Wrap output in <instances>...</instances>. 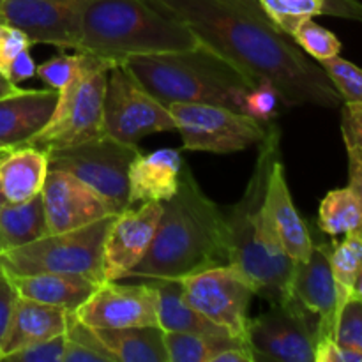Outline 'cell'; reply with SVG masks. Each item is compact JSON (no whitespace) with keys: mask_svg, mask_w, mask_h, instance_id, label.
Returning <instances> with one entry per match:
<instances>
[{"mask_svg":"<svg viewBox=\"0 0 362 362\" xmlns=\"http://www.w3.org/2000/svg\"><path fill=\"white\" fill-rule=\"evenodd\" d=\"M103 131L122 144L138 145L152 133L175 131V120L170 110L148 94L122 64L115 62L106 74Z\"/></svg>","mask_w":362,"mask_h":362,"instance_id":"30bf717a","label":"cell"},{"mask_svg":"<svg viewBox=\"0 0 362 362\" xmlns=\"http://www.w3.org/2000/svg\"><path fill=\"white\" fill-rule=\"evenodd\" d=\"M35 69H37V64L32 59L30 52H28V49H23V52H20L13 60H11V64L6 69V76L9 78L13 83L18 85L20 81L28 80V78L34 76Z\"/></svg>","mask_w":362,"mask_h":362,"instance_id":"b9f144b4","label":"cell"},{"mask_svg":"<svg viewBox=\"0 0 362 362\" xmlns=\"http://www.w3.org/2000/svg\"><path fill=\"white\" fill-rule=\"evenodd\" d=\"M318 228L331 237L362 232V207L350 186L325 194L318 207Z\"/></svg>","mask_w":362,"mask_h":362,"instance_id":"83f0119b","label":"cell"},{"mask_svg":"<svg viewBox=\"0 0 362 362\" xmlns=\"http://www.w3.org/2000/svg\"><path fill=\"white\" fill-rule=\"evenodd\" d=\"M62 362H117L106 350L94 327L76 317L71 318L66 329V350Z\"/></svg>","mask_w":362,"mask_h":362,"instance_id":"4dcf8cb0","label":"cell"},{"mask_svg":"<svg viewBox=\"0 0 362 362\" xmlns=\"http://www.w3.org/2000/svg\"><path fill=\"white\" fill-rule=\"evenodd\" d=\"M318 317L290 296L271 304L260 317L250 318L247 345L255 361L315 362Z\"/></svg>","mask_w":362,"mask_h":362,"instance_id":"7c38bea8","label":"cell"},{"mask_svg":"<svg viewBox=\"0 0 362 362\" xmlns=\"http://www.w3.org/2000/svg\"><path fill=\"white\" fill-rule=\"evenodd\" d=\"M315 362H362V354L341 349L334 339H320L315 346Z\"/></svg>","mask_w":362,"mask_h":362,"instance_id":"60d3db41","label":"cell"},{"mask_svg":"<svg viewBox=\"0 0 362 362\" xmlns=\"http://www.w3.org/2000/svg\"><path fill=\"white\" fill-rule=\"evenodd\" d=\"M90 0H2L0 21L20 28L32 45L78 48L81 14Z\"/></svg>","mask_w":362,"mask_h":362,"instance_id":"4fadbf2b","label":"cell"},{"mask_svg":"<svg viewBox=\"0 0 362 362\" xmlns=\"http://www.w3.org/2000/svg\"><path fill=\"white\" fill-rule=\"evenodd\" d=\"M158 304L159 293L151 279L138 285L106 281L78 308L76 317L95 329L159 325Z\"/></svg>","mask_w":362,"mask_h":362,"instance_id":"5bb4252c","label":"cell"},{"mask_svg":"<svg viewBox=\"0 0 362 362\" xmlns=\"http://www.w3.org/2000/svg\"><path fill=\"white\" fill-rule=\"evenodd\" d=\"M292 39L300 49H304V53L313 57L318 62L332 59L341 52V42L334 32L327 30L315 20L303 21L292 34Z\"/></svg>","mask_w":362,"mask_h":362,"instance_id":"1f68e13d","label":"cell"},{"mask_svg":"<svg viewBox=\"0 0 362 362\" xmlns=\"http://www.w3.org/2000/svg\"><path fill=\"white\" fill-rule=\"evenodd\" d=\"M258 4L267 20L290 37L303 21L320 14L362 20V6L357 0H258Z\"/></svg>","mask_w":362,"mask_h":362,"instance_id":"cb8c5ba5","label":"cell"},{"mask_svg":"<svg viewBox=\"0 0 362 362\" xmlns=\"http://www.w3.org/2000/svg\"><path fill=\"white\" fill-rule=\"evenodd\" d=\"M290 293L318 317L317 341L334 339L339 299L329 260V244H313L308 260L293 262Z\"/></svg>","mask_w":362,"mask_h":362,"instance_id":"e0dca14e","label":"cell"},{"mask_svg":"<svg viewBox=\"0 0 362 362\" xmlns=\"http://www.w3.org/2000/svg\"><path fill=\"white\" fill-rule=\"evenodd\" d=\"M341 133L346 147L362 152V103H343Z\"/></svg>","mask_w":362,"mask_h":362,"instance_id":"f35d334b","label":"cell"},{"mask_svg":"<svg viewBox=\"0 0 362 362\" xmlns=\"http://www.w3.org/2000/svg\"><path fill=\"white\" fill-rule=\"evenodd\" d=\"M95 332L117 362H168L165 331L159 325L95 329Z\"/></svg>","mask_w":362,"mask_h":362,"instance_id":"d4e9b609","label":"cell"},{"mask_svg":"<svg viewBox=\"0 0 362 362\" xmlns=\"http://www.w3.org/2000/svg\"><path fill=\"white\" fill-rule=\"evenodd\" d=\"M232 258L225 211L198 186L184 165L180 186L163 202V214L144 260L129 272L134 279H180Z\"/></svg>","mask_w":362,"mask_h":362,"instance_id":"7a4b0ae2","label":"cell"},{"mask_svg":"<svg viewBox=\"0 0 362 362\" xmlns=\"http://www.w3.org/2000/svg\"><path fill=\"white\" fill-rule=\"evenodd\" d=\"M140 154L138 145L122 144L103 134L94 140L48 152L49 168L64 170L101 194L119 214L129 207L131 163Z\"/></svg>","mask_w":362,"mask_h":362,"instance_id":"ba28073f","label":"cell"},{"mask_svg":"<svg viewBox=\"0 0 362 362\" xmlns=\"http://www.w3.org/2000/svg\"><path fill=\"white\" fill-rule=\"evenodd\" d=\"M64 350H66V332L55 336V338L45 339V341L34 343V345L21 349L11 356L4 357L2 361H18V362H62Z\"/></svg>","mask_w":362,"mask_h":362,"instance_id":"8d00e7d4","label":"cell"},{"mask_svg":"<svg viewBox=\"0 0 362 362\" xmlns=\"http://www.w3.org/2000/svg\"><path fill=\"white\" fill-rule=\"evenodd\" d=\"M2 156V154H0ZM6 204V198H4V194H2V191H0V209H2V205Z\"/></svg>","mask_w":362,"mask_h":362,"instance_id":"7dc6e473","label":"cell"},{"mask_svg":"<svg viewBox=\"0 0 362 362\" xmlns=\"http://www.w3.org/2000/svg\"><path fill=\"white\" fill-rule=\"evenodd\" d=\"M279 105H281V98L274 85L269 81H260V83H255L247 92L244 112L262 122H271L278 115Z\"/></svg>","mask_w":362,"mask_h":362,"instance_id":"d590c367","label":"cell"},{"mask_svg":"<svg viewBox=\"0 0 362 362\" xmlns=\"http://www.w3.org/2000/svg\"><path fill=\"white\" fill-rule=\"evenodd\" d=\"M0 4H2V0H0Z\"/></svg>","mask_w":362,"mask_h":362,"instance_id":"681fc988","label":"cell"},{"mask_svg":"<svg viewBox=\"0 0 362 362\" xmlns=\"http://www.w3.org/2000/svg\"><path fill=\"white\" fill-rule=\"evenodd\" d=\"M276 158H279V129L271 124L243 197L225 211L232 247L230 264L246 276L255 296L264 297L269 304L290 299L293 271V260L285 253L264 211L267 177Z\"/></svg>","mask_w":362,"mask_h":362,"instance_id":"3957f363","label":"cell"},{"mask_svg":"<svg viewBox=\"0 0 362 362\" xmlns=\"http://www.w3.org/2000/svg\"><path fill=\"white\" fill-rule=\"evenodd\" d=\"M11 148H13V147H7V145L0 144V154H6V152H9Z\"/></svg>","mask_w":362,"mask_h":362,"instance_id":"bcb514c9","label":"cell"},{"mask_svg":"<svg viewBox=\"0 0 362 362\" xmlns=\"http://www.w3.org/2000/svg\"><path fill=\"white\" fill-rule=\"evenodd\" d=\"M120 64L166 108L175 103H207L246 113L253 83L204 45L186 52L133 55Z\"/></svg>","mask_w":362,"mask_h":362,"instance_id":"5b68a950","label":"cell"},{"mask_svg":"<svg viewBox=\"0 0 362 362\" xmlns=\"http://www.w3.org/2000/svg\"><path fill=\"white\" fill-rule=\"evenodd\" d=\"M161 202H145L141 207H126L113 218L103 247V272L106 281H119L144 260L161 219Z\"/></svg>","mask_w":362,"mask_h":362,"instance_id":"9a60e30c","label":"cell"},{"mask_svg":"<svg viewBox=\"0 0 362 362\" xmlns=\"http://www.w3.org/2000/svg\"><path fill=\"white\" fill-rule=\"evenodd\" d=\"M11 279L20 297L62 308L71 313H76L78 308L87 303L88 297L99 286V283L83 276L57 274V272L11 276Z\"/></svg>","mask_w":362,"mask_h":362,"instance_id":"603a6c76","label":"cell"},{"mask_svg":"<svg viewBox=\"0 0 362 362\" xmlns=\"http://www.w3.org/2000/svg\"><path fill=\"white\" fill-rule=\"evenodd\" d=\"M346 154H349V186L357 194L362 207V152L354 147H346Z\"/></svg>","mask_w":362,"mask_h":362,"instance_id":"7bdbcfd3","label":"cell"},{"mask_svg":"<svg viewBox=\"0 0 362 362\" xmlns=\"http://www.w3.org/2000/svg\"><path fill=\"white\" fill-rule=\"evenodd\" d=\"M175 131L182 136L184 151L232 154L260 145L267 136L271 122H262L247 113L207 105V103H175L168 106Z\"/></svg>","mask_w":362,"mask_h":362,"instance_id":"9c48e42d","label":"cell"},{"mask_svg":"<svg viewBox=\"0 0 362 362\" xmlns=\"http://www.w3.org/2000/svg\"><path fill=\"white\" fill-rule=\"evenodd\" d=\"M81 62H83V53L81 52L71 53V55L60 53V55L39 64L37 69H35V74L48 85V88H53V90L59 92L78 73V69L81 67Z\"/></svg>","mask_w":362,"mask_h":362,"instance_id":"e575fe53","label":"cell"},{"mask_svg":"<svg viewBox=\"0 0 362 362\" xmlns=\"http://www.w3.org/2000/svg\"><path fill=\"white\" fill-rule=\"evenodd\" d=\"M184 159L175 148H159L151 154H138L131 163L129 207L145 202H166L177 193L180 186V173Z\"/></svg>","mask_w":362,"mask_h":362,"instance_id":"44dd1931","label":"cell"},{"mask_svg":"<svg viewBox=\"0 0 362 362\" xmlns=\"http://www.w3.org/2000/svg\"><path fill=\"white\" fill-rule=\"evenodd\" d=\"M191 28L200 45L235 66L251 83L269 81L286 108L341 105L322 66L274 27L258 0H156Z\"/></svg>","mask_w":362,"mask_h":362,"instance_id":"6da1fadb","label":"cell"},{"mask_svg":"<svg viewBox=\"0 0 362 362\" xmlns=\"http://www.w3.org/2000/svg\"><path fill=\"white\" fill-rule=\"evenodd\" d=\"M41 194L49 233L69 232L117 214L101 194L64 170L49 168Z\"/></svg>","mask_w":362,"mask_h":362,"instance_id":"2e32d148","label":"cell"},{"mask_svg":"<svg viewBox=\"0 0 362 362\" xmlns=\"http://www.w3.org/2000/svg\"><path fill=\"white\" fill-rule=\"evenodd\" d=\"M159 293L158 320L165 332H194L205 336H230L184 300L179 279H151Z\"/></svg>","mask_w":362,"mask_h":362,"instance_id":"484cf974","label":"cell"},{"mask_svg":"<svg viewBox=\"0 0 362 362\" xmlns=\"http://www.w3.org/2000/svg\"><path fill=\"white\" fill-rule=\"evenodd\" d=\"M320 66L343 103H362V69L359 66L339 55L324 60Z\"/></svg>","mask_w":362,"mask_h":362,"instance_id":"d6a6232c","label":"cell"},{"mask_svg":"<svg viewBox=\"0 0 362 362\" xmlns=\"http://www.w3.org/2000/svg\"><path fill=\"white\" fill-rule=\"evenodd\" d=\"M18 90H20V87H18L16 83H13V81L6 76V73L0 69V99L7 98V95L11 94H16Z\"/></svg>","mask_w":362,"mask_h":362,"instance_id":"ee69618b","label":"cell"},{"mask_svg":"<svg viewBox=\"0 0 362 362\" xmlns=\"http://www.w3.org/2000/svg\"><path fill=\"white\" fill-rule=\"evenodd\" d=\"M179 281L184 300L191 308L225 329L232 338L247 343V310L255 288L235 265L205 269Z\"/></svg>","mask_w":362,"mask_h":362,"instance_id":"8fae6325","label":"cell"},{"mask_svg":"<svg viewBox=\"0 0 362 362\" xmlns=\"http://www.w3.org/2000/svg\"><path fill=\"white\" fill-rule=\"evenodd\" d=\"M48 172V152L32 145H20L0 156V191L6 204L30 200L41 193Z\"/></svg>","mask_w":362,"mask_h":362,"instance_id":"7402d4cb","label":"cell"},{"mask_svg":"<svg viewBox=\"0 0 362 362\" xmlns=\"http://www.w3.org/2000/svg\"><path fill=\"white\" fill-rule=\"evenodd\" d=\"M30 39L23 30L0 21V69L4 73H6L11 60L23 49H30Z\"/></svg>","mask_w":362,"mask_h":362,"instance_id":"74e56055","label":"cell"},{"mask_svg":"<svg viewBox=\"0 0 362 362\" xmlns=\"http://www.w3.org/2000/svg\"><path fill=\"white\" fill-rule=\"evenodd\" d=\"M334 341L341 349L362 354V299L350 297L336 318Z\"/></svg>","mask_w":362,"mask_h":362,"instance_id":"836d02e7","label":"cell"},{"mask_svg":"<svg viewBox=\"0 0 362 362\" xmlns=\"http://www.w3.org/2000/svg\"><path fill=\"white\" fill-rule=\"evenodd\" d=\"M200 46L184 21L156 0H90L81 14L76 52L120 62L133 55L186 52Z\"/></svg>","mask_w":362,"mask_h":362,"instance_id":"277c9868","label":"cell"},{"mask_svg":"<svg viewBox=\"0 0 362 362\" xmlns=\"http://www.w3.org/2000/svg\"><path fill=\"white\" fill-rule=\"evenodd\" d=\"M115 216L69 232L48 233L30 244L2 251L0 267L11 276L78 274L101 285L105 283L103 247Z\"/></svg>","mask_w":362,"mask_h":362,"instance_id":"52a82bcc","label":"cell"},{"mask_svg":"<svg viewBox=\"0 0 362 362\" xmlns=\"http://www.w3.org/2000/svg\"><path fill=\"white\" fill-rule=\"evenodd\" d=\"M244 343L232 336H205L194 332H165L168 362H211L219 350Z\"/></svg>","mask_w":362,"mask_h":362,"instance_id":"f1b7e54d","label":"cell"},{"mask_svg":"<svg viewBox=\"0 0 362 362\" xmlns=\"http://www.w3.org/2000/svg\"><path fill=\"white\" fill-rule=\"evenodd\" d=\"M264 211L285 253L293 262L308 260L315 243L311 239L306 223L293 205L288 182H286L285 166L279 158L274 159L271 172H269Z\"/></svg>","mask_w":362,"mask_h":362,"instance_id":"ac0fdd59","label":"cell"},{"mask_svg":"<svg viewBox=\"0 0 362 362\" xmlns=\"http://www.w3.org/2000/svg\"><path fill=\"white\" fill-rule=\"evenodd\" d=\"M4 251V244H2V240H0V253H2Z\"/></svg>","mask_w":362,"mask_h":362,"instance_id":"c3c4849f","label":"cell"},{"mask_svg":"<svg viewBox=\"0 0 362 362\" xmlns=\"http://www.w3.org/2000/svg\"><path fill=\"white\" fill-rule=\"evenodd\" d=\"M352 297H357V299H362V265L359 267V271H357L356 279H354Z\"/></svg>","mask_w":362,"mask_h":362,"instance_id":"f6af8a7d","label":"cell"},{"mask_svg":"<svg viewBox=\"0 0 362 362\" xmlns=\"http://www.w3.org/2000/svg\"><path fill=\"white\" fill-rule=\"evenodd\" d=\"M73 315L62 308L18 297L6 338L0 346V361L34 343L64 334Z\"/></svg>","mask_w":362,"mask_h":362,"instance_id":"ffe728a7","label":"cell"},{"mask_svg":"<svg viewBox=\"0 0 362 362\" xmlns=\"http://www.w3.org/2000/svg\"><path fill=\"white\" fill-rule=\"evenodd\" d=\"M59 92L20 90L0 99V144L7 147L25 145L49 122Z\"/></svg>","mask_w":362,"mask_h":362,"instance_id":"d6986e66","label":"cell"},{"mask_svg":"<svg viewBox=\"0 0 362 362\" xmlns=\"http://www.w3.org/2000/svg\"><path fill=\"white\" fill-rule=\"evenodd\" d=\"M83 53L78 73L59 90L49 122L25 145L49 152L103 136V99L106 74L113 60L94 53Z\"/></svg>","mask_w":362,"mask_h":362,"instance_id":"8992f818","label":"cell"},{"mask_svg":"<svg viewBox=\"0 0 362 362\" xmlns=\"http://www.w3.org/2000/svg\"><path fill=\"white\" fill-rule=\"evenodd\" d=\"M329 260L341 310L343 304L352 297L354 279L362 265V232L346 233L341 243L329 244Z\"/></svg>","mask_w":362,"mask_h":362,"instance_id":"f546056e","label":"cell"},{"mask_svg":"<svg viewBox=\"0 0 362 362\" xmlns=\"http://www.w3.org/2000/svg\"><path fill=\"white\" fill-rule=\"evenodd\" d=\"M18 292L13 285L11 276L0 267V346L6 338L7 327H9L11 315H13L14 304L18 300Z\"/></svg>","mask_w":362,"mask_h":362,"instance_id":"ab89813d","label":"cell"},{"mask_svg":"<svg viewBox=\"0 0 362 362\" xmlns=\"http://www.w3.org/2000/svg\"><path fill=\"white\" fill-rule=\"evenodd\" d=\"M48 233V221H46L41 193L30 200L16 202V204L7 202L0 209V240L4 244V251L30 244Z\"/></svg>","mask_w":362,"mask_h":362,"instance_id":"4316f807","label":"cell"}]
</instances>
